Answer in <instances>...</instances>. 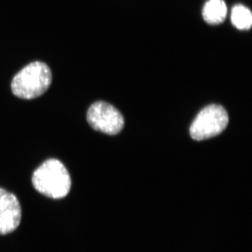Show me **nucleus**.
Segmentation results:
<instances>
[{
  "instance_id": "nucleus-4",
  "label": "nucleus",
  "mask_w": 252,
  "mask_h": 252,
  "mask_svg": "<svg viewBox=\"0 0 252 252\" xmlns=\"http://www.w3.org/2000/svg\"><path fill=\"white\" fill-rule=\"evenodd\" d=\"M86 119L94 130L109 135L119 133L124 126L122 114L112 104L103 101L94 102L89 107Z\"/></svg>"
},
{
  "instance_id": "nucleus-7",
  "label": "nucleus",
  "mask_w": 252,
  "mask_h": 252,
  "mask_svg": "<svg viewBox=\"0 0 252 252\" xmlns=\"http://www.w3.org/2000/svg\"><path fill=\"white\" fill-rule=\"evenodd\" d=\"M231 21L237 29L247 31L252 25V15L250 10L243 5H236L232 9Z\"/></svg>"
},
{
  "instance_id": "nucleus-6",
  "label": "nucleus",
  "mask_w": 252,
  "mask_h": 252,
  "mask_svg": "<svg viewBox=\"0 0 252 252\" xmlns=\"http://www.w3.org/2000/svg\"><path fill=\"white\" fill-rule=\"evenodd\" d=\"M228 9L223 0H208L204 5L203 17L207 24L216 26L225 21Z\"/></svg>"
},
{
  "instance_id": "nucleus-2",
  "label": "nucleus",
  "mask_w": 252,
  "mask_h": 252,
  "mask_svg": "<svg viewBox=\"0 0 252 252\" xmlns=\"http://www.w3.org/2000/svg\"><path fill=\"white\" fill-rule=\"evenodd\" d=\"M52 83V72L46 63L32 62L13 78L11 91L18 98L32 99L45 94Z\"/></svg>"
},
{
  "instance_id": "nucleus-1",
  "label": "nucleus",
  "mask_w": 252,
  "mask_h": 252,
  "mask_svg": "<svg viewBox=\"0 0 252 252\" xmlns=\"http://www.w3.org/2000/svg\"><path fill=\"white\" fill-rule=\"evenodd\" d=\"M32 182L39 193L55 200L67 196L72 187L67 167L56 158L48 159L37 167L33 172Z\"/></svg>"
},
{
  "instance_id": "nucleus-5",
  "label": "nucleus",
  "mask_w": 252,
  "mask_h": 252,
  "mask_svg": "<svg viewBox=\"0 0 252 252\" xmlns=\"http://www.w3.org/2000/svg\"><path fill=\"white\" fill-rule=\"evenodd\" d=\"M22 210L17 197L0 188V235L14 232L19 226Z\"/></svg>"
},
{
  "instance_id": "nucleus-3",
  "label": "nucleus",
  "mask_w": 252,
  "mask_h": 252,
  "mask_svg": "<svg viewBox=\"0 0 252 252\" xmlns=\"http://www.w3.org/2000/svg\"><path fill=\"white\" fill-rule=\"evenodd\" d=\"M228 124L226 111L218 104H210L195 118L190 127V134L195 140H204L220 135Z\"/></svg>"
}]
</instances>
